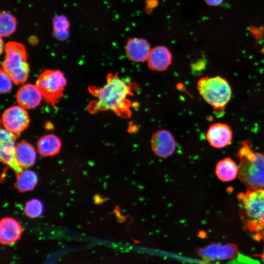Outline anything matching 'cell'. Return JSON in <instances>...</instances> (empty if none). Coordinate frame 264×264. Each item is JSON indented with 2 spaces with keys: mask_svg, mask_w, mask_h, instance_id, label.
Segmentation results:
<instances>
[{
  "mask_svg": "<svg viewBox=\"0 0 264 264\" xmlns=\"http://www.w3.org/2000/svg\"><path fill=\"white\" fill-rule=\"evenodd\" d=\"M1 122L4 129L17 135L29 125V118L26 109L19 106H13L3 112Z\"/></svg>",
  "mask_w": 264,
  "mask_h": 264,
  "instance_id": "cell-7",
  "label": "cell"
},
{
  "mask_svg": "<svg viewBox=\"0 0 264 264\" xmlns=\"http://www.w3.org/2000/svg\"><path fill=\"white\" fill-rule=\"evenodd\" d=\"M17 20L11 14L1 11L0 14V34L1 37H7L16 30Z\"/></svg>",
  "mask_w": 264,
  "mask_h": 264,
  "instance_id": "cell-20",
  "label": "cell"
},
{
  "mask_svg": "<svg viewBox=\"0 0 264 264\" xmlns=\"http://www.w3.org/2000/svg\"><path fill=\"white\" fill-rule=\"evenodd\" d=\"M42 203L37 199H33L28 201L24 208L25 214L31 218L39 217L43 213Z\"/></svg>",
  "mask_w": 264,
  "mask_h": 264,
  "instance_id": "cell-22",
  "label": "cell"
},
{
  "mask_svg": "<svg viewBox=\"0 0 264 264\" xmlns=\"http://www.w3.org/2000/svg\"><path fill=\"white\" fill-rule=\"evenodd\" d=\"M3 48H5V47H4V46H3V42H2V38L1 37V39H0V54L2 53V52L3 51Z\"/></svg>",
  "mask_w": 264,
  "mask_h": 264,
  "instance_id": "cell-25",
  "label": "cell"
},
{
  "mask_svg": "<svg viewBox=\"0 0 264 264\" xmlns=\"http://www.w3.org/2000/svg\"><path fill=\"white\" fill-rule=\"evenodd\" d=\"M151 49L148 42L141 38L129 39L126 45V53L128 58L134 62L147 61Z\"/></svg>",
  "mask_w": 264,
  "mask_h": 264,
  "instance_id": "cell-15",
  "label": "cell"
},
{
  "mask_svg": "<svg viewBox=\"0 0 264 264\" xmlns=\"http://www.w3.org/2000/svg\"><path fill=\"white\" fill-rule=\"evenodd\" d=\"M16 135L4 128L0 129V160L13 169L16 173L23 171L15 158V140Z\"/></svg>",
  "mask_w": 264,
  "mask_h": 264,
  "instance_id": "cell-9",
  "label": "cell"
},
{
  "mask_svg": "<svg viewBox=\"0 0 264 264\" xmlns=\"http://www.w3.org/2000/svg\"><path fill=\"white\" fill-rule=\"evenodd\" d=\"M261 52L264 54V46H263L261 49Z\"/></svg>",
  "mask_w": 264,
  "mask_h": 264,
  "instance_id": "cell-28",
  "label": "cell"
},
{
  "mask_svg": "<svg viewBox=\"0 0 264 264\" xmlns=\"http://www.w3.org/2000/svg\"><path fill=\"white\" fill-rule=\"evenodd\" d=\"M66 80L58 70H46L39 76L36 85L45 100L53 107L63 97Z\"/></svg>",
  "mask_w": 264,
  "mask_h": 264,
  "instance_id": "cell-6",
  "label": "cell"
},
{
  "mask_svg": "<svg viewBox=\"0 0 264 264\" xmlns=\"http://www.w3.org/2000/svg\"><path fill=\"white\" fill-rule=\"evenodd\" d=\"M15 187L21 192L32 190L36 185L38 181L36 173L31 170L22 171L16 174Z\"/></svg>",
  "mask_w": 264,
  "mask_h": 264,
  "instance_id": "cell-19",
  "label": "cell"
},
{
  "mask_svg": "<svg viewBox=\"0 0 264 264\" xmlns=\"http://www.w3.org/2000/svg\"><path fill=\"white\" fill-rule=\"evenodd\" d=\"M0 91L1 93H6L11 90L14 82L11 78L2 69L0 70Z\"/></svg>",
  "mask_w": 264,
  "mask_h": 264,
  "instance_id": "cell-23",
  "label": "cell"
},
{
  "mask_svg": "<svg viewBox=\"0 0 264 264\" xmlns=\"http://www.w3.org/2000/svg\"><path fill=\"white\" fill-rule=\"evenodd\" d=\"M88 90L96 99L87 106L90 113L111 110L122 117L130 116L131 102L127 98L132 93L130 87L117 73L109 74L102 87H90Z\"/></svg>",
  "mask_w": 264,
  "mask_h": 264,
  "instance_id": "cell-1",
  "label": "cell"
},
{
  "mask_svg": "<svg viewBox=\"0 0 264 264\" xmlns=\"http://www.w3.org/2000/svg\"><path fill=\"white\" fill-rule=\"evenodd\" d=\"M4 47L5 55L2 69L8 74L14 83H23L29 72L25 47L22 44L13 41L8 42Z\"/></svg>",
  "mask_w": 264,
  "mask_h": 264,
  "instance_id": "cell-5",
  "label": "cell"
},
{
  "mask_svg": "<svg viewBox=\"0 0 264 264\" xmlns=\"http://www.w3.org/2000/svg\"><path fill=\"white\" fill-rule=\"evenodd\" d=\"M147 61L150 69L157 71H164L171 64L172 55L166 47L157 46L151 49Z\"/></svg>",
  "mask_w": 264,
  "mask_h": 264,
  "instance_id": "cell-13",
  "label": "cell"
},
{
  "mask_svg": "<svg viewBox=\"0 0 264 264\" xmlns=\"http://www.w3.org/2000/svg\"><path fill=\"white\" fill-rule=\"evenodd\" d=\"M176 142L169 131L160 130L154 132L151 139V146L157 156L166 158L172 155L176 149Z\"/></svg>",
  "mask_w": 264,
  "mask_h": 264,
  "instance_id": "cell-10",
  "label": "cell"
},
{
  "mask_svg": "<svg viewBox=\"0 0 264 264\" xmlns=\"http://www.w3.org/2000/svg\"><path fill=\"white\" fill-rule=\"evenodd\" d=\"M238 177L248 189H264V154L255 152L244 141L238 152Z\"/></svg>",
  "mask_w": 264,
  "mask_h": 264,
  "instance_id": "cell-3",
  "label": "cell"
},
{
  "mask_svg": "<svg viewBox=\"0 0 264 264\" xmlns=\"http://www.w3.org/2000/svg\"><path fill=\"white\" fill-rule=\"evenodd\" d=\"M46 127L47 129H48V127H49L50 129L51 128V127H52V125L51 123H47V124H46Z\"/></svg>",
  "mask_w": 264,
  "mask_h": 264,
  "instance_id": "cell-26",
  "label": "cell"
},
{
  "mask_svg": "<svg viewBox=\"0 0 264 264\" xmlns=\"http://www.w3.org/2000/svg\"><path fill=\"white\" fill-rule=\"evenodd\" d=\"M69 23L64 16H57L53 20V31L58 40H64L68 36Z\"/></svg>",
  "mask_w": 264,
  "mask_h": 264,
  "instance_id": "cell-21",
  "label": "cell"
},
{
  "mask_svg": "<svg viewBox=\"0 0 264 264\" xmlns=\"http://www.w3.org/2000/svg\"><path fill=\"white\" fill-rule=\"evenodd\" d=\"M61 146L60 139L53 134L41 137L37 142L38 151L42 156H51L57 154Z\"/></svg>",
  "mask_w": 264,
  "mask_h": 264,
  "instance_id": "cell-17",
  "label": "cell"
},
{
  "mask_svg": "<svg viewBox=\"0 0 264 264\" xmlns=\"http://www.w3.org/2000/svg\"><path fill=\"white\" fill-rule=\"evenodd\" d=\"M244 228L255 239L264 235V189H248L237 196Z\"/></svg>",
  "mask_w": 264,
  "mask_h": 264,
  "instance_id": "cell-2",
  "label": "cell"
},
{
  "mask_svg": "<svg viewBox=\"0 0 264 264\" xmlns=\"http://www.w3.org/2000/svg\"><path fill=\"white\" fill-rule=\"evenodd\" d=\"M15 158L18 164L22 168L32 166L36 158L34 148L25 141L18 143L15 148Z\"/></svg>",
  "mask_w": 264,
  "mask_h": 264,
  "instance_id": "cell-16",
  "label": "cell"
},
{
  "mask_svg": "<svg viewBox=\"0 0 264 264\" xmlns=\"http://www.w3.org/2000/svg\"><path fill=\"white\" fill-rule=\"evenodd\" d=\"M215 173L220 180L229 181L236 177L239 173V167L230 158H225L218 162Z\"/></svg>",
  "mask_w": 264,
  "mask_h": 264,
  "instance_id": "cell-18",
  "label": "cell"
},
{
  "mask_svg": "<svg viewBox=\"0 0 264 264\" xmlns=\"http://www.w3.org/2000/svg\"><path fill=\"white\" fill-rule=\"evenodd\" d=\"M238 247L233 243H212L197 250L198 255L203 260L210 262L230 259L236 257Z\"/></svg>",
  "mask_w": 264,
  "mask_h": 264,
  "instance_id": "cell-8",
  "label": "cell"
},
{
  "mask_svg": "<svg viewBox=\"0 0 264 264\" xmlns=\"http://www.w3.org/2000/svg\"><path fill=\"white\" fill-rule=\"evenodd\" d=\"M263 260H264V247L262 253L259 255Z\"/></svg>",
  "mask_w": 264,
  "mask_h": 264,
  "instance_id": "cell-27",
  "label": "cell"
},
{
  "mask_svg": "<svg viewBox=\"0 0 264 264\" xmlns=\"http://www.w3.org/2000/svg\"><path fill=\"white\" fill-rule=\"evenodd\" d=\"M198 91L219 115L223 113L232 97V90L226 79L220 76H205L197 83Z\"/></svg>",
  "mask_w": 264,
  "mask_h": 264,
  "instance_id": "cell-4",
  "label": "cell"
},
{
  "mask_svg": "<svg viewBox=\"0 0 264 264\" xmlns=\"http://www.w3.org/2000/svg\"><path fill=\"white\" fill-rule=\"evenodd\" d=\"M22 228L20 224L12 218H4L0 222V242L3 245L16 242L21 238Z\"/></svg>",
  "mask_w": 264,
  "mask_h": 264,
  "instance_id": "cell-14",
  "label": "cell"
},
{
  "mask_svg": "<svg viewBox=\"0 0 264 264\" xmlns=\"http://www.w3.org/2000/svg\"><path fill=\"white\" fill-rule=\"evenodd\" d=\"M207 4L212 6H217L220 4L223 0H204Z\"/></svg>",
  "mask_w": 264,
  "mask_h": 264,
  "instance_id": "cell-24",
  "label": "cell"
},
{
  "mask_svg": "<svg viewBox=\"0 0 264 264\" xmlns=\"http://www.w3.org/2000/svg\"><path fill=\"white\" fill-rule=\"evenodd\" d=\"M233 137L231 128L226 124L216 123L209 127L206 138L209 143L216 148H222L230 144Z\"/></svg>",
  "mask_w": 264,
  "mask_h": 264,
  "instance_id": "cell-11",
  "label": "cell"
},
{
  "mask_svg": "<svg viewBox=\"0 0 264 264\" xmlns=\"http://www.w3.org/2000/svg\"><path fill=\"white\" fill-rule=\"evenodd\" d=\"M43 95L36 85L26 84L18 90L16 100L20 106L25 109H32L38 106Z\"/></svg>",
  "mask_w": 264,
  "mask_h": 264,
  "instance_id": "cell-12",
  "label": "cell"
}]
</instances>
